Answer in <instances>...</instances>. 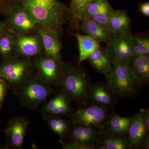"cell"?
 Returning <instances> with one entry per match:
<instances>
[{"label": "cell", "instance_id": "21", "mask_svg": "<svg viewBox=\"0 0 149 149\" xmlns=\"http://www.w3.org/2000/svg\"><path fill=\"white\" fill-rule=\"evenodd\" d=\"M92 0H71L69 8L68 24L70 30L78 31L84 18L86 8Z\"/></svg>", "mask_w": 149, "mask_h": 149}, {"label": "cell", "instance_id": "27", "mask_svg": "<svg viewBox=\"0 0 149 149\" xmlns=\"http://www.w3.org/2000/svg\"><path fill=\"white\" fill-rule=\"evenodd\" d=\"M130 64L144 85H147L149 81V68L146 66L137 56L133 57Z\"/></svg>", "mask_w": 149, "mask_h": 149}, {"label": "cell", "instance_id": "8", "mask_svg": "<svg viewBox=\"0 0 149 149\" xmlns=\"http://www.w3.org/2000/svg\"><path fill=\"white\" fill-rule=\"evenodd\" d=\"M6 16L3 22L6 29L10 32L24 35L37 32L39 24L30 13L19 5Z\"/></svg>", "mask_w": 149, "mask_h": 149}, {"label": "cell", "instance_id": "5", "mask_svg": "<svg viewBox=\"0 0 149 149\" xmlns=\"http://www.w3.org/2000/svg\"><path fill=\"white\" fill-rule=\"evenodd\" d=\"M32 74L46 85L58 87L61 80L65 62L45 54L36 56L31 59Z\"/></svg>", "mask_w": 149, "mask_h": 149}, {"label": "cell", "instance_id": "13", "mask_svg": "<svg viewBox=\"0 0 149 149\" xmlns=\"http://www.w3.org/2000/svg\"><path fill=\"white\" fill-rule=\"evenodd\" d=\"M37 32L42 40L45 54L58 59H62L61 40L62 34L56 29L39 24Z\"/></svg>", "mask_w": 149, "mask_h": 149}, {"label": "cell", "instance_id": "4", "mask_svg": "<svg viewBox=\"0 0 149 149\" xmlns=\"http://www.w3.org/2000/svg\"><path fill=\"white\" fill-rule=\"evenodd\" d=\"M12 91L22 106L33 111L39 109L56 93L53 87L37 80L32 74Z\"/></svg>", "mask_w": 149, "mask_h": 149}, {"label": "cell", "instance_id": "17", "mask_svg": "<svg viewBox=\"0 0 149 149\" xmlns=\"http://www.w3.org/2000/svg\"><path fill=\"white\" fill-rule=\"evenodd\" d=\"M146 126L140 112L133 116L128 133L130 149H140L142 141L147 134Z\"/></svg>", "mask_w": 149, "mask_h": 149}, {"label": "cell", "instance_id": "19", "mask_svg": "<svg viewBox=\"0 0 149 149\" xmlns=\"http://www.w3.org/2000/svg\"><path fill=\"white\" fill-rule=\"evenodd\" d=\"M110 33L123 34L130 32L131 21L125 10H113L107 26Z\"/></svg>", "mask_w": 149, "mask_h": 149}, {"label": "cell", "instance_id": "9", "mask_svg": "<svg viewBox=\"0 0 149 149\" xmlns=\"http://www.w3.org/2000/svg\"><path fill=\"white\" fill-rule=\"evenodd\" d=\"M11 33L15 44L14 56L31 60L36 56L45 54L42 40L37 32L25 35Z\"/></svg>", "mask_w": 149, "mask_h": 149}, {"label": "cell", "instance_id": "37", "mask_svg": "<svg viewBox=\"0 0 149 149\" xmlns=\"http://www.w3.org/2000/svg\"><path fill=\"white\" fill-rule=\"evenodd\" d=\"M3 22H0V37L6 31Z\"/></svg>", "mask_w": 149, "mask_h": 149}, {"label": "cell", "instance_id": "30", "mask_svg": "<svg viewBox=\"0 0 149 149\" xmlns=\"http://www.w3.org/2000/svg\"><path fill=\"white\" fill-rule=\"evenodd\" d=\"M107 1V0H92L86 8L83 19L92 17L100 10Z\"/></svg>", "mask_w": 149, "mask_h": 149}, {"label": "cell", "instance_id": "26", "mask_svg": "<svg viewBox=\"0 0 149 149\" xmlns=\"http://www.w3.org/2000/svg\"><path fill=\"white\" fill-rule=\"evenodd\" d=\"M132 48L135 56L149 55L148 37L133 35Z\"/></svg>", "mask_w": 149, "mask_h": 149}, {"label": "cell", "instance_id": "22", "mask_svg": "<svg viewBox=\"0 0 149 149\" xmlns=\"http://www.w3.org/2000/svg\"><path fill=\"white\" fill-rule=\"evenodd\" d=\"M78 42L79 56L78 64L86 60L91 54L100 47V42L88 35L79 33L74 35Z\"/></svg>", "mask_w": 149, "mask_h": 149}, {"label": "cell", "instance_id": "35", "mask_svg": "<svg viewBox=\"0 0 149 149\" xmlns=\"http://www.w3.org/2000/svg\"><path fill=\"white\" fill-rule=\"evenodd\" d=\"M140 149H149V134H147L141 143Z\"/></svg>", "mask_w": 149, "mask_h": 149}, {"label": "cell", "instance_id": "2", "mask_svg": "<svg viewBox=\"0 0 149 149\" xmlns=\"http://www.w3.org/2000/svg\"><path fill=\"white\" fill-rule=\"evenodd\" d=\"M105 76V83L118 99L135 97L144 85L130 64L112 63L111 71Z\"/></svg>", "mask_w": 149, "mask_h": 149}, {"label": "cell", "instance_id": "25", "mask_svg": "<svg viewBox=\"0 0 149 149\" xmlns=\"http://www.w3.org/2000/svg\"><path fill=\"white\" fill-rule=\"evenodd\" d=\"M69 101L71 100L66 95L61 91H59L52 98L49 99L42 107L38 109V111L42 116L48 115L50 114L52 111L60 107L62 104Z\"/></svg>", "mask_w": 149, "mask_h": 149}, {"label": "cell", "instance_id": "32", "mask_svg": "<svg viewBox=\"0 0 149 149\" xmlns=\"http://www.w3.org/2000/svg\"><path fill=\"white\" fill-rule=\"evenodd\" d=\"M8 90L9 89L5 81L0 77V111Z\"/></svg>", "mask_w": 149, "mask_h": 149}, {"label": "cell", "instance_id": "23", "mask_svg": "<svg viewBox=\"0 0 149 149\" xmlns=\"http://www.w3.org/2000/svg\"><path fill=\"white\" fill-rule=\"evenodd\" d=\"M42 116L50 130L59 137L60 140L64 141L70 128V121L62 118L61 116L50 115Z\"/></svg>", "mask_w": 149, "mask_h": 149}, {"label": "cell", "instance_id": "31", "mask_svg": "<svg viewBox=\"0 0 149 149\" xmlns=\"http://www.w3.org/2000/svg\"><path fill=\"white\" fill-rule=\"evenodd\" d=\"M59 142L62 146V149H94L93 147L81 144L75 143H66L64 141L60 140Z\"/></svg>", "mask_w": 149, "mask_h": 149}, {"label": "cell", "instance_id": "36", "mask_svg": "<svg viewBox=\"0 0 149 149\" xmlns=\"http://www.w3.org/2000/svg\"><path fill=\"white\" fill-rule=\"evenodd\" d=\"M138 56L143 63L147 67L149 68V55L139 56Z\"/></svg>", "mask_w": 149, "mask_h": 149}, {"label": "cell", "instance_id": "24", "mask_svg": "<svg viewBox=\"0 0 149 149\" xmlns=\"http://www.w3.org/2000/svg\"><path fill=\"white\" fill-rule=\"evenodd\" d=\"M15 44L13 35L6 30L0 37V57L2 59L15 55Z\"/></svg>", "mask_w": 149, "mask_h": 149}, {"label": "cell", "instance_id": "28", "mask_svg": "<svg viewBox=\"0 0 149 149\" xmlns=\"http://www.w3.org/2000/svg\"><path fill=\"white\" fill-rule=\"evenodd\" d=\"M113 10L109 3L107 1L100 10L91 18L107 28L109 20Z\"/></svg>", "mask_w": 149, "mask_h": 149}, {"label": "cell", "instance_id": "14", "mask_svg": "<svg viewBox=\"0 0 149 149\" xmlns=\"http://www.w3.org/2000/svg\"><path fill=\"white\" fill-rule=\"evenodd\" d=\"M89 101L111 110L117 103L118 99L111 93L105 83L90 85L88 92Z\"/></svg>", "mask_w": 149, "mask_h": 149}, {"label": "cell", "instance_id": "15", "mask_svg": "<svg viewBox=\"0 0 149 149\" xmlns=\"http://www.w3.org/2000/svg\"><path fill=\"white\" fill-rule=\"evenodd\" d=\"M87 60L93 68L105 76L112 69V55L109 48L100 47L88 57Z\"/></svg>", "mask_w": 149, "mask_h": 149}, {"label": "cell", "instance_id": "16", "mask_svg": "<svg viewBox=\"0 0 149 149\" xmlns=\"http://www.w3.org/2000/svg\"><path fill=\"white\" fill-rule=\"evenodd\" d=\"M78 31L84 32L99 42L106 45L109 42L111 33L106 27L91 18L83 19L78 27Z\"/></svg>", "mask_w": 149, "mask_h": 149}, {"label": "cell", "instance_id": "6", "mask_svg": "<svg viewBox=\"0 0 149 149\" xmlns=\"http://www.w3.org/2000/svg\"><path fill=\"white\" fill-rule=\"evenodd\" d=\"M32 72L31 60L15 56L2 59L0 64V77L12 91L27 80Z\"/></svg>", "mask_w": 149, "mask_h": 149}, {"label": "cell", "instance_id": "20", "mask_svg": "<svg viewBox=\"0 0 149 149\" xmlns=\"http://www.w3.org/2000/svg\"><path fill=\"white\" fill-rule=\"evenodd\" d=\"M95 149H130L128 135H118L104 132L101 138L96 146Z\"/></svg>", "mask_w": 149, "mask_h": 149}, {"label": "cell", "instance_id": "3", "mask_svg": "<svg viewBox=\"0 0 149 149\" xmlns=\"http://www.w3.org/2000/svg\"><path fill=\"white\" fill-rule=\"evenodd\" d=\"M91 84L88 72L80 64L65 63L63 73L57 88L78 107L90 104L88 92Z\"/></svg>", "mask_w": 149, "mask_h": 149}, {"label": "cell", "instance_id": "29", "mask_svg": "<svg viewBox=\"0 0 149 149\" xmlns=\"http://www.w3.org/2000/svg\"><path fill=\"white\" fill-rule=\"evenodd\" d=\"M20 0H0V15H8L19 5Z\"/></svg>", "mask_w": 149, "mask_h": 149}, {"label": "cell", "instance_id": "7", "mask_svg": "<svg viewBox=\"0 0 149 149\" xmlns=\"http://www.w3.org/2000/svg\"><path fill=\"white\" fill-rule=\"evenodd\" d=\"M109 110L93 103L79 107L69 115L72 124L96 127L104 130L109 117Z\"/></svg>", "mask_w": 149, "mask_h": 149}, {"label": "cell", "instance_id": "10", "mask_svg": "<svg viewBox=\"0 0 149 149\" xmlns=\"http://www.w3.org/2000/svg\"><path fill=\"white\" fill-rule=\"evenodd\" d=\"M132 37L130 32L120 34L111 33L110 40L106 45L111 51L112 63L130 64L135 56L132 48Z\"/></svg>", "mask_w": 149, "mask_h": 149}, {"label": "cell", "instance_id": "34", "mask_svg": "<svg viewBox=\"0 0 149 149\" xmlns=\"http://www.w3.org/2000/svg\"><path fill=\"white\" fill-rule=\"evenodd\" d=\"M140 11L144 15L147 17L149 16V3L148 2L140 5Z\"/></svg>", "mask_w": 149, "mask_h": 149}, {"label": "cell", "instance_id": "11", "mask_svg": "<svg viewBox=\"0 0 149 149\" xmlns=\"http://www.w3.org/2000/svg\"><path fill=\"white\" fill-rule=\"evenodd\" d=\"M29 120L24 116L11 118L4 130L5 149H21L24 145Z\"/></svg>", "mask_w": 149, "mask_h": 149}, {"label": "cell", "instance_id": "1", "mask_svg": "<svg viewBox=\"0 0 149 149\" xmlns=\"http://www.w3.org/2000/svg\"><path fill=\"white\" fill-rule=\"evenodd\" d=\"M19 5L30 13L38 24L63 34L69 16V8L64 4L58 0H20Z\"/></svg>", "mask_w": 149, "mask_h": 149}, {"label": "cell", "instance_id": "12", "mask_svg": "<svg viewBox=\"0 0 149 149\" xmlns=\"http://www.w3.org/2000/svg\"><path fill=\"white\" fill-rule=\"evenodd\" d=\"M103 133L104 130L99 128L71 123L69 132L65 139L68 141L64 142L85 145L95 149L96 146Z\"/></svg>", "mask_w": 149, "mask_h": 149}, {"label": "cell", "instance_id": "18", "mask_svg": "<svg viewBox=\"0 0 149 149\" xmlns=\"http://www.w3.org/2000/svg\"><path fill=\"white\" fill-rule=\"evenodd\" d=\"M132 119L133 116L123 117L116 113L113 109H112L109 113V117L104 132L118 135H128Z\"/></svg>", "mask_w": 149, "mask_h": 149}, {"label": "cell", "instance_id": "33", "mask_svg": "<svg viewBox=\"0 0 149 149\" xmlns=\"http://www.w3.org/2000/svg\"><path fill=\"white\" fill-rule=\"evenodd\" d=\"M142 118L146 126L147 132H149V109L148 108H142L140 109Z\"/></svg>", "mask_w": 149, "mask_h": 149}]
</instances>
